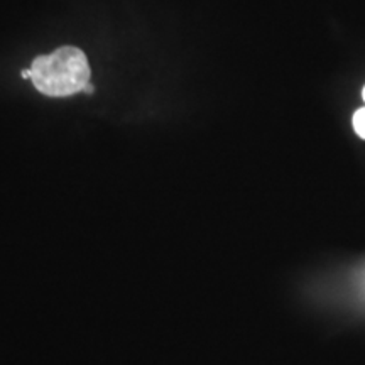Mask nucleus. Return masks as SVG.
<instances>
[{
    "mask_svg": "<svg viewBox=\"0 0 365 365\" xmlns=\"http://www.w3.org/2000/svg\"><path fill=\"white\" fill-rule=\"evenodd\" d=\"M36 88L48 97H70L85 91L90 85L91 70L85 53L73 46L38 56L29 68Z\"/></svg>",
    "mask_w": 365,
    "mask_h": 365,
    "instance_id": "1",
    "label": "nucleus"
},
{
    "mask_svg": "<svg viewBox=\"0 0 365 365\" xmlns=\"http://www.w3.org/2000/svg\"><path fill=\"white\" fill-rule=\"evenodd\" d=\"M354 129L357 134L365 139V107L355 112L354 115Z\"/></svg>",
    "mask_w": 365,
    "mask_h": 365,
    "instance_id": "2",
    "label": "nucleus"
},
{
    "mask_svg": "<svg viewBox=\"0 0 365 365\" xmlns=\"http://www.w3.org/2000/svg\"><path fill=\"white\" fill-rule=\"evenodd\" d=\"M362 98H364V102H365V86H364V90H362Z\"/></svg>",
    "mask_w": 365,
    "mask_h": 365,
    "instance_id": "3",
    "label": "nucleus"
}]
</instances>
